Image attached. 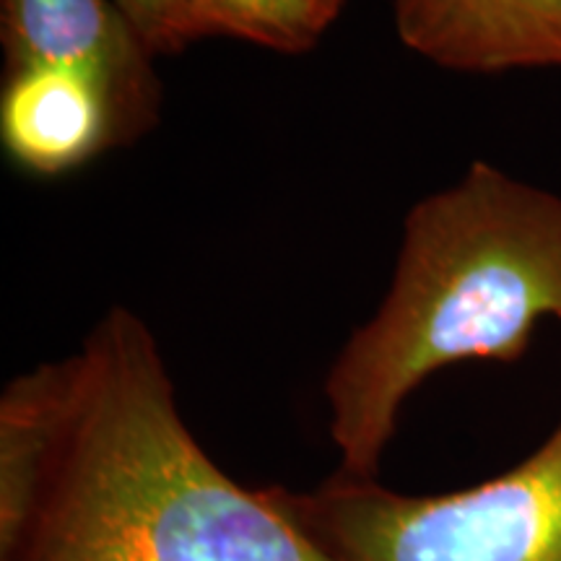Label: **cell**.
I'll return each mask as SVG.
<instances>
[{"label":"cell","instance_id":"obj_1","mask_svg":"<svg viewBox=\"0 0 561 561\" xmlns=\"http://www.w3.org/2000/svg\"><path fill=\"white\" fill-rule=\"evenodd\" d=\"M0 561H346L187 426L157 335L110 307L0 398Z\"/></svg>","mask_w":561,"mask_h":561},{"label":"cell","instance_id":"obj_2","mask_svg":"<svg viewBox=\"0 0 561 561\" xmlns=\"http://www.w3.org/2000/svg\"><path fill=\"white\" fill-rule=\"evenodd\" d=\"M543 320L561 322V195L473 161L413 203L380 310L322 385L343 479H375L426 377L471 359L517 362Z\"/></svg>","mask_w":561,"mask_h":561},{"label":"cell","instance_id":"obj_3","mask_svg":"<svg viewBox=\"0 0 561 561\" xmlns=\"http://www.w3.org/2000/svg\"><path fill=\"white\" fill-rule=\"evenodd\" d=\"M289 504L346 561H561V421L479 486L411 496L339 476Z\"/></svg>","mask_w":561,"mask_h":561},{"label":"cell","instance_id":"obj_4","mask_svg":"<svg viewBox=\"0 0 561 561\" xmlns=\"http://www.w3.org/2000/svg\"><path fill=\"white\" fill-rule=\"evenodd\" d=\"M5 66H50L89 76L121 115L125 144L161 115L153 53L115 0H0Z\"/></svg>","mask_w":561,"mask_h":561},{"label":"cell","instance_id":"obj_5","mask_svg":"<svg viewBox=\"0 0 561 561\" xmlns=\"http://www.w3.org/2000/svg\"><path fill=\"white\" fill-rule=\"evenodd\" d=\"M398 39L468 76L561 68V0H392Z\"/></svg>","mask_w":561,"mask_h":561},{"label":"cell","instance_id":"obj_6","mask_svg":"<svg viewBox=\"0 0 561 561\" xmlns=\"http://www.w3.org/2000/svg\"><path fill=\"white\" fill-rule=\"evenodd\" d=\"M0 144L21 172L55 180L125 146L121 115L89 76L50 66H5Z\"/></svg>","mask_w":561,"mask_h":561},{"label":"cell","instance_id":"obj_7","mask_svg":"<svg viewBox=\"0 0 561 561\" xmlns=\"http://www.w3.org/2000/svg\"><path fill=\"white\" fill-rule=\"evenodd\" d=\"M203 37H231L280 53H310L346 0H187Z\"/></svg>","mask_w":561,"mask_h":561},{"label":"cell","instance_id":"obj_8","mask_svg":"<svg viewBox=\"0 0 561 561\" xmlns=\"http://www.w3.org/2000/svg\"><path fill=\"white\" fill-rule=\"evenodd\" d=\"M153 58H172L201 39L187 0H115Z\"/></svg>","mask_w":561,"mask_h":561}]
</instances>
